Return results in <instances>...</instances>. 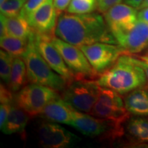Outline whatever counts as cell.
<instances>
[{
	"label": "cell",
	"mask_w": 148,
	"mask_h": 148,
	"mask_svg": "<svg viewBox=\"0 0 148 148\" xmlns=\"http://www.w3.org/2000/svg\"><path fill=\"white\" fill-rule=\"evenodd\" d=\"M97 0H71L66 12L72 14H87L97 9Z\"/></svg>",
	"instance_id": "cell-22"
},
{
	"label": "cell",
	"mask_w": 148,
	"mask_h": 148,
	"mask_svg": "<svg viewBox=\"0 0 148 148\" xmlns=\"http://www.w3.org/2000/svg\"><path fill=\"white\" fill-rule=\"evenodd\" d=\"M50 40L60 52L69 69L75 75V79L96 78L98 74L90 65L80 48L55 36H51Z\"/></svg>",
	"instance_id": "cell-8"
},
{
	"label": "cell",
	"mask_w": 148,
	"mask_h": 148,
	"mask_svg": "<svg viewBox=\"0 0 148 148\" xmlns=\"http://www.w3.org/2000/svg\"><path fill=\"white\" fill-rule=\"evenodd\" d=\"M90 113L97 118L110 120L120 125H123L128 121L130 114L125 108L124 101L119 93L101 86Z\"/></svg>",
	"instance_id": "cell-7"
},
{
	"label": "cell",
	"mask_w": 148,
	"mask_h": 148,
	"mask_svg": "<svg viewBox=\"0 0 148 148\" xmlns=\"http://www.w3.org/2000/svg\"><path fill=\"white\" fill-rule=\"evenodd\" d=\"M137 15L136 8L121 3L114 5L103 13V17L112 34L130 27L137 21Z\"/></svg>",
	"instance_id": "cell-13"
},
{
	"label": "cell",
	"mask_w": 148,
	"mask_h": 148,
	"mask_svg": "<svg viewBox=\"0 0 148 148\" xmlns=\"http://www.w3.org/2000/svg\"><path fill=\"white\" fill-rule=\"evenodd\" d=\"M100 86L90 79H75L69 83L62 98L80 112L90 113L99 95Z\"/></svg>",
	"instance_id": "cell-6"
},
{
	"label": "cell",
	"mask_w": 148,
	"mask_h": 148,
	"mask_svg": "<svg viewBox=\"0 0 148 148\" xmlns=\"http://www.w3.org/2000/svg\"><path fill=\"white\" fill-rule=\"evenodd\" d=\"M148 8V0H143L141 4L139 5V7L137 8L138 10H141V9Z\"/></svg>",
	"instance_id": "cell-33"
},
{
	"label": "cell",
	"mask_w": 148,
	"mask_h": 148,
	"mask_svg": "<svg viewBox=\"0 0 148 148\" xmlns=\"http://www.w3.org/2000/svg\"><path fill=\"white\" fill-rule=\"evenodd\" d=\"M58 12L56 10L52 0H47L43 5L35 11L28 22L34 32L40 34H55Z\"/></svg>",
	"instance_id": "cell-14"
},
{
	"label": "cell",
	"mask_w": 148,
	"mask_h": 148,
	"mask_svg": "<svg viewBox=\"0 0 148 148\" xmlns=\"http://www.w3.org/2000/svg\"><path fill=\"white\" fill-rule=\"evenodd\" d=\"M37 137L40 145L45 148L71 147L80 140L62 125L47 120L37 127Z\"/></svg>",
	"instance_id": "cell-10"
},
{
	"label": "cell",
	"mask_w": 148,
	"mask_h": 148,
	"mask_svg": "<svg viewBox=\"0 0 148 148\" xmlns=\"http://www.w3.org/2000/svg\"><path fill=\"white\" fill-rule=\"evenodd\" d=\"M133 56L134 57V60H135V61H136V63H137L139 66H141V67L143 68V69L144 70V71H145L146 77H147V81L148 83V63L147 62H145L144 60H141V59H140V58H137V57L134 56Z\"/></svg>",
	"instance_id": "cell-30"
},
{
	"label": "cell",
	"mask_w": 148,
	"mask_h": 148,
	"mask_svg": "<svg viewBox=\"0 0 148 148\" xmlns=\"http://www.w3.org/2000/svg\"><path fill=\"white\" fill-rule=\"evenodd\" d=\"M29 118L30 116L25 110L14 103L1 130L5 134H22L25 132Z\"/></svg>",
	"instance_id": "cell-17"
},
{
	"label": "cell",
	"mask_w": 148,
	"mask_h": 148,
	"mask_svg": "<svg viewBox=\"0 0 148 148\" xmlns=\"http://www.w3.org/2000/svg\"><path fill=\"white\" fill-rule=\"evenodd\" d=\"M79 48L98 75L113 65L120 56L127 53L119 45L106 42H95Z\"/></svg>",
	"instance_id": "cell-9"
},
{
	"label": "cell",
	"mask_w": 148,
	"mask_h": 148,
	"mask_svg": "<svg viewBox=\"0 0 148 148\" xmlns=\"http://www.w3.org/2000/svg\"><path fill=\"white\" fill-rule=\"evenodd\" d=\"M51 36H53L40 34L34 32L35 44L38 51L51 69L63 77L69 84L75 79V75L66 65L58 49L51 43Z\"/></svg>",
	"instance_id": "cell-11"
},
{
	"label": "cell",
	"mask_w": 148,
	"mask_h": 148,
	"mask_svg": "<svg viewBox=\"0 0 148 148\" xmlns=\"http://www.w3.org/2000/svg\"><path fill=\"white\" fill-rule=\"evenodd\" d=\"M121 1L122 0H97V9L99 12L105 13L110 8Z\"/></svg>",
	"instance_id": "cell-27"
},
{
	"label": "cell",
	"mask_w": 148,
	"mask_h": 148,
	"mask_svg": "<svg viewBox=\"0 0 148 148\" xmlns=\"http://www.w3.org/2000/svg\"><path fill=\"white\" fill-rule=\"evenodd\" d=\"M85 136L114 140L124 134L123 125L108 119L94 117L77 110L70 125Z\"/></svg>",
	"instance_id": "cell-4"
},
{
	"label": "cell",
	"mask_w": 148,
	"mask_h": 148,
	"mask_svg": "<svg viewBox=\"0 0 148 148\" xmlns=\"http://www.w3.org/2000/svg\"><path fill=\"white\" fill-rule=\"evenodd\" d=\"M123 101L125 108L130 114L148 116V87L144 86L132 90Z\"/></svg>",
	"instance_id": "cell-16"
},
{
	"label": "cell",
	"mask_w": 148,
	"mask_h": 148,
	"mask_svg": "<svg viewBox=\"0 0 148 148\" xmlns=\"http://www.w3.org/2000/svg\"><path fill=\"white\" fill-rule=\"evenodd\" d=\"M27 0H5L1 5V14L7 17L17 16L21 13Z\"/></svg>",
	"instance_id": "cell-24"
},
{
	"label": "cell",
	"mask_w": 148,
	"mask_h": 148,
	"mask_svg": "<svg viewBox=\"0 0 148 148\" xmlns=\"http://www.w3.org/2000/svg\"><path fill=\"white\" fill-rule=\"evenodd\" d=\"M134 56L137 57V58L141 59L145 61V62H147L148 63V55H145V56Z\"/></svg>",
	"instance_id": "cell-34"
},
{
	"label": "cell",
	"mask_w": 148,
	"mask_h": 148,
	"mask_svg": "<svg viewBox=\"0 0 148 148\" xmlns=\"http://www.w3.org/2000/svg\"><path fill=\"white\" fill-rule=\"evenodd\" d=\"M14 57L7 51H0V76L5 84L8 86L10 82L11 70Z\"/></svg>",
	"instance_id": "cell-23"
},
{
	"label": "cell",
	"mask_w": 148,
	"mask_h": 148,
	"mask_svg": "<svg viewBox=\"0 0 148 148\" xmlns=\"http://www.w3.org/2000/svg\"><path fill=\"white\" fill-rule=\"evenodd\" d=\"M52 1L58 14H60L63 11L66 10L71 0H52Z\"/></svg>",
	"instance_id": "cell-29"
},
{
	"label": "cell",
	"mask_w": 148,
	"mask_h": 148,
	"mask_svg": "<svg viewBox=\"0 0 148 148\" xmlns=\"http://www.w3.org/2000/svg\"><path fill=\"white\" fill-rule=\"evenodd\" d=\"M55 35L79 47L95 42L118 45L104 17L94 12L87 14L66 12L59 14Z\"/></svg>",
	"instance_id": "cell-1"
},
{
	"label": "cell",
	"mask_w": 148,
	"mask_h": 148,
	"mask_svg": "<svg viewBox=\"0 0 148 148\" xmlns=\"http://www.w3.org/2000/svg\"><path fill=\"white\" fill-rule=\"evenodd\" d=\"M8 87L1 84L0 88V101L1 103H14V95Z\"/></svg>",
	"instance_id": "cell-26"
},
{
	"label": "cell",
	"mask_w": 148,
	"mask_h": 148,
	"mask_svg": "<svg viewBox=\"0 0 148 148\" xmlns=\"http://www.w3.org/2000/svg\"><path fill=\"white\" fill-rule=\"evenodd\" d=\"M5 1V0H0V5L2 4V3L4 2Z\"/></svg>",
	"instance_id": "cell-35"
},
{
	"label": "cell",
	"mask_w": 148,
	"mask_h": 148,
	"mask_svg": "<svg viewBox=\"0 0 148 148\" xmlns=\"http://www.w3.org/2000/svg\"><path fill=\"white\" fill-rule=\"evenodd\" d=\"M125 130L128 136L138 143H148V119L132 118L127 121Z\"/></svg>",
	"instance_id": "cell-20"
},
{
	"label": "cell",
	"mask_w": 148,
	"mask_h": 148,
	"mask_svg": "<svg viewBox=\"0 0 148 148\" xmlns=\"http://www.w3.org/2000/svg\"><path fill=\"white\" fill-rule=\"evenodd\" d=\"M28 82L27 69L23 58H14L8 87L12 92H17Z\"/></svg>",
	"instance_id": "cell-19"
},
{
	"label": "cell",
	"mask_w": 148,
	"mask_h": 148,
	"mask_svg": "<svg viewBox=\"0 0 148 148\" xmlns=\"http://www.w3.org/2000/svg\"><path fill=\"white\" fill-rule=\"evenodd\" d=\"M60 97L53 88L30 82L14 95V103L25 110L30 117L40 114L47 105Z\"/></svg>",
	"instance_id": "cell-5"
},
{
	"label": "cell",
	"mask_w": 148,
	"mask_h": 148,
	"mask_svg": "<svg viewBox=\"0 0 148 148\" xmlns=\"http://www.w3.org/2000/svg\"><path fill=\"white\" fill-rule=\"evenodd\" d=\"M101 87L113 90L120 95L128 93L147 83V77L133 56L123 53L109 69L99 75L97 80Z\"/></svg>",
	"instance_id": "cell-2"
},
{
	"label": "cell",
	"mask_w": 148,
	"mask_h": 148,
	"mask_svg": "<svg viewBox=\"0 0 148 148\" xmlns=\"http://www.w3.org/2000/svg\"><path fill=\"white\" fill-rule=\"evenodd\" d=\"M138 19L148 22V8H143L138 12Z\"/></svg>",
	"instance_id": "cell-31"
},
{
	"label": "cell",
	"mask_w": 148,
	"mask_h": 148,
	"mask_svg": "<svg viewBox=\"0 0 148 148\" xmlns=\"http://www.w3.org/2000/svg\"><path fill=\"white\" fill-rule=\"evenodd\" d=\"M3 16L6 27L7 35L29 40V37L34 34V30L29 25V22L21 14L12 17Z\"/></svg>",
	"instance_id": "cell-18"
},
{
	"label": "cell",
	"mask_w": 148,
	"mask_h": 148,
	"mask_svg": "<svg viewBox=\"0 0 148 148\" xmlns=\"http://www.w3.org/2000/svg\"><path fill=\"white\" fill-rule=\"evenodd\" d=\"M47 1V0H27L22 8L20 14L26 18L28 21V19L35 11L39 8Z\"/></svg>",
	"instance_id": "cell-25"
},
{
	"label": "cell",
	"mask_w": 148,
	"mask_h": 148,
	"mask_svg": "<svg viewBox=\"0 0 148 148\" xmlns=\"http://www.w3.org/2000/svg\"><path fill=\"white\" fill-rule=\"evenodd\" d=\"M34 34V32L29 37L27 49L22 57L26 65L28 82L62 92L68 83L63 77L51 69L40 54L35 44Z\"/></svg>",
	"instance_id": "cell-3"
},
{
	"label": "cell",
	"mask_w": 148,
	"mask_h": 148,
	"mask_svg": "<svg viewBox=\"0 0 148 148\" xmlns=\"http://www.w3.org/2000/svg\"><path fill=\"white\" fill-rule=\"evenodd\" d=\"M0 45L1 49L12 55L14 58H22L27 49L28 40L6 35L1 37Z\"/></svg>",
	"instance_id": "cell-21"
},
{
	"label": "cell",
	"mask_w": 148,
	"mask_h": 148,
	"mask_svg": "<svg viewBox=\"0 0 148 148\" xmlns=\"http://www.w3.org/2000/svg\"><path fill=\"white\" fill-rule=\"evenodd\" d=\"M127 4H129L137 9L143 0H125Z\"/></svg>",
	"instance_id": "cell-32"
},
{
	"label": "cell",
	"mask_w": 148,
	"mask_h": 148,
	"mask_svg": "<svg viewBox=\"0 0 148 148\" xmlns=\"http://www.w3.org/2000/svg\"><path fill=\"white\" fill-rule=\"evenodd\" d=\"M112 35L118 45L127 53H139L148 45V22L137 19L130 27Z\"/></svg>",
	"instance_id": "cell-12"
},
{
	"label": "cell",
	"mask_w": 148,
	"mask_h": 148,
	"mask_svg": "<svg viewBox=\"0 0 148 148\" xmlns=\"http://www.w3.org/2000/svg\"><path fill=\"white\" fill-rule=\"evenodd\" d=\"M77 111L71 104L59 97L48 103L40 115L47 121L69 125Z\"/></svg>",
	"instance_id": "cell-15"
},
{
	"label": "cell",
	"mask_w": 148,
	"mask_h": 148,
	"mask_svg": "<svg viewBox=\"0 0 148 148\" xmlns=\"http://www.w3.org/2000/svg\"><path fill=\"white\" fill-rule=\"evenodd\" d=\"M13 103H1L0 106V128H2L4 125L9 112H10L11 107Z\"/></svg>",
	"instance_id": "cell-28"
}]
</instances>
